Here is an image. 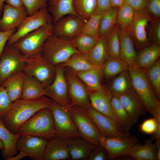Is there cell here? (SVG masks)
Listing matches in <instances>:
<instances>
[{
  "instance_id": "obj_1",
  "label": "cell",
  "mask_w": 160,
  "mask_h": 160,
  "mask_svg": "<svg viewBox=\"0 0 160 160\" xmlns=\"http://www.w3.org/2000/svg\"><path fill=\"white\" fill-rule=\"evenodd\" d=\"M52 101L46 96L33 100L20 98L13 102L10 109L3 118L4 124L12 132L18 133L26 121L39 111L48 108Z\"/></svg>"
},
{
  "instance_id": "obj_2",
  "label": "cell",
  "mask_w": 160,
  "mask_h": 160,
  "mask_svg": "<svg viewBox=\"0 0 160 160\" xmlns=\"http://www.w3.org/2000/svg\"><path fill=\"white\" fill-rule=\"evenodd\" d=\"M18 133L51 139L58 136L52 112L49 108L36 112L24 124Z\"/></svg>"
},
{
  "instance_id": "obj_3",
  "label": "cell",
  "mask_w": 160,
  "mask_h": 160,
  "mask_svg": "<svg viewBox=\"0 0 160 160\" xmlns=\"http://www.w3.org/2000/svg\"><path fill=\"white\" fill-rule=\"evenodd\" d=\"M132 88L143 103L146 111L152 114L160 104L159 100L150 83L145 70L129 66Z\"/></svg>"
},
{
  "instance_id": "obj_4",
  "label": "cell",
  "mask_w": 160,
  "mask_h": 160,
  "mask_svg": "<svg viewBox=\"0 0 160 160\" xmlns=\"http://www.w3.org/2000/svg\"><path fill=\"white\" fill-rule=\"evenodd\" d=\"M41 52L55 66L65 62L73 55L80 53L69 40L53 34L45 41Z\"/></svg>"
},
{
  "instance_id": "obj_5",
  "label": "cell",
  "mask_w": 160,
  "mask_h": 160,
  "mask_svg": "<svg viewBox=\"0 0 160 160\" xmlns=\"http://www.w3.org/2000/svg\"><path fill=\"white\" fill-rule=\"evenodd\" d=\"M54 27L52 22L49 23L23 36L12 46L27 57L41 52L45 41L53 34Z\"/></svg>"
},
{
  "instance_id": "obj_6",
  "label": "cell",
  "mask_w": 160,
  "mask_h": 160,
  "mask_svg": "<svg viewBox=\"0 0 160 160\" xmlns=\"http://www.w3.org/2000/svg\"><path fill=\"white\" fill-rule=\"evenodd\" d=\"M24 72L25 75L36 79L44 88L53 81L56 75V66L39 52L26 58Z\"/></svg>"
},
{
  "instance_id": "obj_7",
  "label": "cell",
  "mask_w": 160,
  "mask_h": 160,
  "mask_svg": "<svg viewBox=\"0 0 160 160\" xmlns=\"http://www.w3.org/2000/svg\"><path fill=\"white\" fill-rule=\"evenodd\" d=\"M69 109L81 137L96 145H99L101 135L85 108L71 105Z\"/></svg>"
},
{
  "instance_id": "obj_8",
  "label": "cell",
  "mask_w": 160,
  "mask_h": 160,
  "mask_svg": "<svg viewBox=\"0 0 160 160\" xmlns=\"http://www.w3.org/2000/svg\"><path fill=\"white\" fill-rule=\"evenodd\" d=\"M69 107L61 106L53 101L48 108L52 112L58 136L65 139L80 137Z\"/></svg>"
},
{
  "instance_id": "obj_9",
  "label": "cell",
  "mask_w": 160,
  "mask_h": 160,
  "mask_svg": "<svg viewBox=\"0 0 160 160\" xmlns=\"http://www.w3.org/2000/svg\"><path fill=\"white\" fill-rule=\"evenodd\" d=\"M27 57L6 44L0 58V84L12 74L24 70Z\"/></svg>"
},
{
  "instance_id": "obj_10",
  "label": "cell",
  "mask_w": 160,
  "mask_h": 160,
  "mask_svg": "<svg viewBox=\"0 0 160 160\" xmlns=\"http://www.w3.org/2000/svg\"><path fill=\"white\" fill-rule=\"evenodd\" d=\"M46 96L57 104L69 108L71 105L69 97L68 87L65 75L64 67L58 65L56 66V73L53 82L44 88Z\"/></svg>"
},
{
  "instance_id": "obj_11",
  "label": "cell",
  "mask_w": 160,
  "mask_h": 160,
  "mask_svg": "<svg viewBox=\"0 0 160 160\" xmlns=\"http://www.w3.org/2000/svg\"><path fill=\"white\" fill-rule=\"evenodd\" d=\"M51 22L52 18L47 8L28 16L10 36L7 44L12 46L23 36Z\"/></svg>"
},
{
  "instance_id": "obj_12",
  "label": "cell",
  "mask_w": 160,
  "mask_h": 160,
  "mask_svg": "<svg viewBox=\"0 0 160 160\" xmlns=\"http://www.w3.org/2000/svg\"><path fill=\"white\" fill-rule=\"evenodd\" d=\"M153 19L145 8L135 11L132 24L129 31L135 46L141 49L151 44L147 27Z\"/></svg>"
},
{
  "instance_id": "obj_13",
  "label": "cell",
  "mask_w": 160,
  "mask_h": 160,
  "mask_svg": "<svg viewBox=\"0 0 160 160\" xmlns=\"http://www.w3.org/2000/svg\"><path fill=\"white\" fill-rule=\"evenodd\" d=\"M65 69L69 97L71 105L85 108L90 104L89 91L76 76L75 72L71 68Z\"/></svg>"
},
{
  "instance_id": "obj_14",
  "label": "cell",
  "mask_w": 160,
  "mask_h": 160,
  "mask_svg": "<svg viewBox=\"0 0 160 160\" xmlns=\"http://www.w3.org/2000/svg\"><path fill=\"white\" fill-rule=\"evenodd\" d=\"M137 139L129 135L124 137H107L101 135L99 144L106 151L109 159L126 155L130 149L137 143Z\"/></svg>"
},
{
  "instance_id": "obj_15",
  "label": "cell",
  "mask_w": 160,
  "mask_h": 160,
  "mask_svg": "<svg viewBox=\"0 0 160 160\" xmlns=\"http://www.w3.org/2000/svg\"><path fill=\"white\" fill-rule=\"evenodd\" d=\"M85 109L101 135L107 137H124L129 135L121 132L115 121L94 109L90 104Z\"/></svg>"
},
{
  "instance_id": "obj_16",
  "label": "cell",
  "mask_w": 160,
  "mask_h": 160,
  "mask_svg": "<svg viewBox=\"0 0 160 160\" xmlns=\"http://www.w3.org/2000/svg\"><path fill=\"white\" fill-rule=\"evenodd\" d=\"M86 21L79 16L70 14L63 17L54 25L53 34L69 40L79 34Z\"/></svg>"
},
{
  "instance_id": "obj_17",
  "label": "cell",
  "mask_w": 160,
  "mask_h": 160,
  "mask_svg": "<svg viewBox=\"0 0 160 160\" xmlns=\"http://www.w3.org/2000/svg\"><path fill=\"white\" fill-rule=\"evenodd\" d=\"M48 141L42 137L31 135H20L17 144L19 152L26 153L35 160H43Z\"/></svg>"
},
{
  "instance_id": "obj_18",
  "label": "cell",
  "mask_w": 160,
  "mask_h": 160,
  "mask_svg": "<svg viewBox=\"0 0 160 160\" xmlns=\"http://www.w3.org/2000/svg\"><path fill=\"white\" fill-rule=\"evenodd\" d=\"M118 97L133 124L147 111L143 103L132 88Z\"/></svg>"
},
{
  "instance_id": "obj_19",
  "label": "cell",
  "mask_w": 160,
  "mask_h": 160,
  "mask_svg": "<svg viewBox=\"0 0 160 160\" xmlns=\"http://www.w3.org/2000/svg\"><path fill=\"white\" fill-rule=\"evenodd\" d=\"M28 16L24 7H16L4 3L0 18V31L5 32L16 29Z\"/></svg>"
},
{
  "instance_id": "obj_20",
  "label": "cell",
  "mask_w": 160,
  "mask_h": 160,
  "mask_svg": "<svg viewBox=\"0 0 160 160\" xmlns=\"http://www.w3.org/2000/svg\"><path fill=\"white\" fill-rule=\"evenodd\" d=\"M112 96L109 88L102 86L97 90L89 92V101L90 105L96 110L112 119L116 122L111 108Z\"/></svg>"
},
{
  "instance_id": "obj_21",
  "label": "cell",
  "mask_w": 160,
  "mask_h": 160,
  "mask_svg": "<svg viewBox=\"0 0 160 160\" xmlns=\"http://www.w3.org/2000/svg\"><path fill=\"white\" fill-rule=\"evenodd\" d=\"M70 158L65 139L57 136L48 141L44 160H64Z\"/></svg>"
},
{
  "instance_id": "obj_22",
  "label": "cell",
  "mask_w": 160,
  "mask_h": 160,
  "mask_svg": "<svg viewBox=\"0 0 160 160\" xmlns=\"http://www.w3.org/2000/svg\"><path fill=\"white\" fill-rule=\"evenodd\" d=\"M69 153L72 160L88 159L96 145L81 137L66 139Z\"/></svg>"
},
{
  "instance_id": "obj_23",
  "label": "cell",
  "mask_w": 160,
  "mask_h": 160,
  "mask_svg": "<svg viewBox=\"0 0 160 160\" xmlns=\"http://www.w3.org/2000/svg\"><path fill=\"white\" fill-rule=\"evenodd\" d=\"M160 56V45L151 44L140 49L132 66L145 70L155 63Z\"/></svg>"
},
{
  "instance_id": "obj_24",
  "label": "cell",
  "mask_w": 160,
  "mask_h": 160,
  "mask_svg": "<svg viewBox=\"0 0 160 160\" xmlns=\"http://www.w3.org/2000/svg\"><path fill=\"white\" fill-rule=\"evenodd\" d=\"M120 58L129 66L135 63L137 54L132 39L129 31L119 28Z\"/></svg>"
},
{
  "instance_id": "obj_25",
  "label": "cell",
  "mask_w": 160,
  "mask_h": 160,
  "mask_svg": "<svg viewBox=\"0 0 160 160\" xmlns=\"http://www.w3.org/2000/svg\"><path fill=\"white\" fill-rule=\"evenodd\" d=\"M25 76L23 71L17 72L8 77L1 85L12 102L21 98Z\"/></svg>"
},
{
  "instance_id": "obj_26",
  "label": "cell",
  "mask_w": 160,
  "mask_h": 160,
  "mask_svg": "<svg viewBox=\"0 0 160 160\" xmlns=\"http://www.w3.org/2000/svg\"><path fill=\"white\" fill-rule=\"evenodd\" d=\"M19 133H14L10 131L5 126L3 118L0 119V138L4 146L3 156L6 160L14 156L17 150V144L20 137Z\"/></svg>"
},
{
  "instance_id": "obj_27",
  "label": "cell",
  "mask_w": 160,
  "mask_h": 160,
  "mask_svg": "<svg viewBox=\"0 0 160 160\" xmlns=\"http://www.w3.org/2000/svg\"><path fill=\"white\" fill-rule=\"evenodd\" d=\"M47 8L52 16L54 25L65 15H78L73 9V0H47Z\"/></svg>"
},
{
  "instance_id": "obj_28",
  "label": "cell",
  "mask_w": 160,
  "mask_h": 160,
  "mask_svg": "<svg viewBox=\"0 0 160 160\" xmlns=\"http://www.w3.org/2000/svg\"><path fill=\"white\" fill-rule=\"evenodd\" d=\"M86 55L92 64L102 69L103 64L109 57L107 37L99 39L89 53Z\"/></svg>"
},
{
  "instance_id": "obj_29",
  "label": "cell",
  "mask_w": 160,
  "mask_h": 160,
  "mask_svg": "<svg viewBox=\"0 0 160 160\" xmlns=\"http://www.w3.org/2000/svg\"><path fill=\"white\" fill-rule=\"evenodd\" d=\"M126 155L137 160H156L155 144L150 139L145 140L143 145L137 143L132 147Z\"/></svg>"
},
{
  "instance_id": "obj_30",
  "label": "cell",
  "mask_w": 160,
  "mask_h": 160,
  "mask_svg": "<svg viewBox=\"0 0 160 160\" xmlns=\"http://www.w3.org/2000/svg\"><path fill=\"white\" fill-rule=\"evenodd\" d=\"M75 73L89 92L97 90L102 86L101 81L103 76L101 68L92 69Z\"/></svg>"
},
{
  "instance_id": "obj_31",
  "label": "cell",
  "mask_w": 160,
  "mask_h": 160,
  "mask_svg": "<svg viewBox=\"0 0 160 160\" xmlns=\"http://www.w3.org/2000/svg\"><path fill=\"white\" fill-rule=\"evenodd\" d=\"M111 103L113 115L119 129L126 132L133 125L128 113L117 96L112 95Z\"/></svg>"
},
{
  "instance_id": "obj_32",
  "label": "cell",
  "mask_w": 160,
  "mask_h": 160,
  "mask_svg": "<svg viewBox=\"0 0 160 160\" xmlns=\"http://www.w3.org/2000/svg\"><path fill=\"white\" fill-rule=\"evenodd\" d=\"M44 87L34 77L25 75L21 98L33 100L44 95Z\"/></svg>"
},
{
  "instance_id": "obj_33",
  "label": "cell",
  "mask_w": 160,
  "mask_h": 160,
  "mask_svg": "<svg viewBox=\"0 0 160 160\" xmlns=\"http://www.w3.org/2000/svg\"><path fill=\"white\" fill-rule=\"evenodd\" d=\"M112 79L109 89L113 95L118 96L132 88L128 70Z\"/></svg>"
},
{
  "instance_id": "obj_34",
  "label": "cell",
  "mask_w": 160,
  "mask_h": 160,
  "mask_svg": "<svg viewBox=\"0 0 160 160\" xmlns=\"http://www.w3.org/2000/svg\"><path fill=\"white\" fill-rule=\"evenodd\" d=\"M119 8L111 7L102 15L99 23V39L107 37L116 23Z\"/></svg>"
},
{
  "instance_id": "obj_35",
  "label": "cell",
  "mask_w": 160,
  "mask_h": 160,
  "mask_svg": "<svg viewBox=\"0 0 160 160\" xmlns=\"http://www.w3.org/2000/svg\"><path fill=\"white\" fill-rule=\"evenodd\" d=\"M129 67L127 63L120 57H109L103 65L102 71L103 76L109 79L128 70Z\"/></svg>"
},
{
  "instance_id": "obj_36",
  "label": "cell",
  "mask_w": 160,
  "mask_h": 160,
  "mask_svg": "<svg viewBox=\"0 0 160 160\" xmlns=\"http://www.w3.org/2000/svg\"><path fill=\"white\" fill-rule=\"evenodd\" d=\"M59 65L63 67L71 68L75 72L99 68L95 66L91 63L88 59L86 55L80 53L73 55L66 62Z\"/></svg>"
},
{
  "instance_id": "obj_37",
  "label": "cell",
  "mask_w": 160,
  "mask_h": 160,
  "mask_svg": "<svg viewBox=\"0 0 160 160\" xmlns=\"http://www.w3.org/2000/svg\"><path fill=\"white\" fill-rule=\"evenodd\" d=\"M73 5L77 15L87 21L95 12L97 0H73Z\"/></svg>"
},
{
  "instance_id": "obj_38",
  "label": "cell",
  "mask_w": 160,
  "mask_h": 160,
  "mask_svg": "<svg viewBox=\"0 0 160 160\" xmlns=\"http://www.w3.org/2000/svg\"><path fill=\"white\" fill-rule=\"evenodd\" d=\"M98 39L84 33H80L76 37L69 40L81 54H88Z\"/></svg>"
},
{
  "instance_id": "obj_39",
  "label": "cell",
  "mask_w": 160,
  "mask_h": 160,
  "mask_svg": "<svg viewBox=\"0 0 160 160\" xmlns=\"http://www.w3.org/2000/svg\"><path fill=\"white\" fill-rule=\"evenodd\" d=\"M135 12L125 3L119 8L116 24L120 28L129 31L133 21Z\"/></svg>"
},
{
  "instance_id": "obj_40",
  "label": "cell",
  "mask_w": 160,
  "mask_h": 160,
  "mask_svg": "<svg viewBox=\"0 0 160 160\" xmlns=\"http://www.w3.org/2000/svg\"><path fill=\"white\" fill-rule=\"evenodd\" d=\"M119 28L116 24L107 37V44L109 57H120Z\"/></svg>"
},
{
  "instance_id": "obj_41",
  "label": "cell",
  "mask_w": 160,
  "mask_h": 160,
  "mask_svg": "<svg viewBox=\"0 0 160 160\" xmlns=\"http://www.w3.org/2000/svg\"><path fill=\"white\" fill-rule=\"evenodd\" d=\"M147 76L155 92L160 98V60L159 58L150 68L145 70Z\"/></svg>"
},
{
  "instance_id": "obj_42",
  "label": "cell",
  "mask_w": 160,
  "mask_h": 160,
  "mask_svg": "<svg viewBox=\"0 0 160 160\" xmlns=\"http://www.w3.org/2000/svg\"><path fill=\"white\" fill-rule=\"evenodd\" d=\"M102 15L93 13L84 23L81 33L98 39L99 23Z\"/></svg>"
},
{
  "instance_id": "obj_43",
  "label": "cell",
  "mask_w": 160,
  "mask_h": 160,
  "mask_svg": "<svg viewBox=\"0 0 160 160\" xmlns=\"http://www.w3.org/2000/svg\"><path fill=\"white\" fill-rule=\"evenodd\" d=\"M140 130L147 134H154L156 140L160 139V122L156 121L153 117L143 121L139 127Z\"/></svg>"
},
{
  "instance_id": "obj_44",
  "label": "cell",
  "mask_w": 160,
  "mask_h": 160,
  "mask_svg": "<svg viewBox=\"0 0 160 160\" xmlns=\"http://www.w3.org/2000/svg\"><path fill=\"white\" fill-rule=\"evenodd\" d=\"M28 15H31L47 7V0H23Z\"/></svg>"
},
{
  "instance_id": "obj_45",
  "label": "cell",
  "mask_w": 160,
  "mask_h": 160,
  "mask_svg": "<svg viewBox=\"0 0 160 160\" xmlns=\"http://www.w3.org/2000/svg\"><path fill=\"white\" fill-rule=\"evenodd\" d=\"M150 41L152 44L158 45L160 44V19H153L148 26Z\"/></svg>"
},
{
  "instance_id": "obj_46",
  "label": "cell",
  "mask_w": 160,
  "mask_h": 160,
  "mask_svg": "<svg viewBox=\"0 0 160 160\" xmlns=\"http://www.w3.org/2000/svg\"><path fill=\"white\" fill-rule=\"evenodd\" d=\"M13 102L9 98L6 90L0 87V119L3 118L10 109Z\"/></svg>"
},
{
  "instance_id": "obj_47",
  "label": "cell",
  "mask_w": 160,
  "mask_h": 160,
  "mask_svg": "<svg viewBox=\"0 0 160 160\" xmlns=\"http://www.w3.org/2000/svg\"><path fill=\"white\" fill-rule=\"evenodd\" d=\"M145 8L153 19H160V0H147Z\"/></svg>"
},
{
  "instance_id": "obj_48",
  "label": "cell",
  "mask_w": 160,
  "mask_h": 160,
  "mask_svg": "<svg viewBox=\"0 0 160 160\" xmlns=\"http://www.w3.org/2000/svg\"><path fill=\"white\" fill-rule=\"evenodd\" d=\"M108 159V153L105 148L99 145L91 151L88 158L89 160H105Z\"/></svg>"
},
{
  "instance_id": "obj_49",
  "label": "cell",
  "mask_w": 160,
  "mask_h": 160,
  "mask_svg": "<svg viewBox=\"0 0 160 160\" xmlns=\"http://www.w3.org/2000/svg\"><path fill=\"white\" fill-rule=\"evenodd\" d=\"M126 4L135 11L145 8L147 0H124Z\"/></svg>"
},
{
  "instance_id": "obj_50",
  "label": "cell",
  "mask_w": 160,
  "mask_h": 160,
  "mask_svg": "<svg viewBox=\"0 0 160 160\" xmlns=\"http://www.w3.org/2000/svg\"><path fill=\"white\" fill-rule=\"evenodd\" d=\"M16 30V29H14L5 32L0 31V58L9 38Z\"/></svg>"
},
{
  "instance_id": "obj_51",
  "label": "cell",
  "mask_w": 160,
  "mask_h": 160,
  "mask_svg": "<svg viewBox=\"0 0 160 160\" xmlns=\"http://www.w3.org/2000/svg\"><path fill=\"white\" fill-rule=\"evenodd\" d=\"M111 7L110 0H97L96 8L94 13L103 14Z\"/></svg>"
},
{
  "instance_id": "obj_52",
  "label": "cell",
  "mask_w": 160,
  "mask_h": 160,
  "mask_svg": "<svg viewBox=\"0 0 160 160\" xmlns=\"http://www.w3.org/2000/svg\"><path fill=\"white\" fill-rule=\"evenodd\" d=\"M4 2L9 6L18 8L24 7L23 0H4Z\"/></svg>"
},
{
  "instance_id": "obj_53",
  "label": "cell",
  "mask_w": 160,
  "mask_h": 160,
  "mask_svg": "<svg viewBox=\"0 0 160 160\" xmlns=\"http://www.w3.org/2000/svg\"><path fill=\"white\" fill-rule=\"evenodd\" d=\"M111 7L119 8L125 3L124 0H110Z\"/></svg>"
},
{
  "instance_id": "obj_54",
  "label": "cell",
  "mask_w": 160,
  "mask_h": 160,
  "mask_svg": "<svg viewBox=\"0 0 160 160\" xmlns=\"http://www.w3.org/2000/svg\"><path fill=\"white\" fill-rule=\"evenodd\" d=\"M27 156H28L26 153L20 151L19 152V153L18 155L9 157L6 160H19Z\"/></svg>"
},
{
  "instance_id": "obj_55",
  "label": "cell",
  "mask_w": 160,
  "mask_h": 160,
  "mask_svg": "<svg viewBox=\"0 0 160 160\" xmlns=\"http://www.w3.org/2000/svg\"><path fill=\"white\" fill-rule=\"evenodd\" d=\"M156 149V160H160V139L156 140L155 143Z\"/></svg>"
},
{
  "instance_id": "obj_56",
  "label": "cell",
  "mask_w": 160,
  "mask_h": 160,
  "mask_svg": "<svg viewBox=\"0 0 160 160\" xmlns=\"http://www.w3.org/2000/svg\"><path fill=\"white\" fill-rule=\"evenodd\" d=\"M4 2V0H0V18L2 15V10Z\"/></svg>"
},
{
  "instance_id": "obj_57",
  "label": "cell",
  "mask_w": 160,
  "mask_h": 160,
  "mask_svg": "<svg viewBox=\"0 0 160 160\" xmlns=\"http://www.w3.org/2000/svg\"><path fill=\"white\" fill-rule=\"evenodd\" d=\"M4 148V144L2 140L0 138V150H3Z\"/></svg>"
},
{
  "instance_id": "obj_58",
  "label": "cell",
  "mask_w": 160,
  "mask_h": 160,
  "mask_svg": "<svg viewBox=\"0 0 160 160\" xmlns=\"http://www.w3.org/2000/svg\"><path fill=\"white\" fill-rule=\"evenodd\" d=\"M0 86H1V85H0Z\"/></svg>"
}]
</instances>
